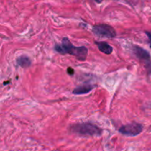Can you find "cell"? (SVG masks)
Returning a JSON list of instances; mask_svg holds the SVG:
<instances>
[{
    "label": "cell",
    "mask_w": 151,
    "mask_h": 151,
    "mask_svg": "<svg viewBox=\"0 0 151 151\" xmlns=\"http://www.w3.org/2000/svg\"><path fill=\"white\" fill-rule=\"evenodd\" d=\"M133 50H134V54L137 55V57H138L139 58L142 59V60H148L150 59V54L148 53V52L146 51L144 49L141 48L139 46H134V48H133Z\"/></svg>",
    "instance_id": "5"
},
{
    "label": "cell",
    "mask_w": 151,
    "mask_h": 151,
    "mask_svg": "<svg viewBox=\"0 0 151 151\" xmlns=\"http://www.w3.org/2000/svg\"><path fill=\"white\" fill-rule=\"evenodd\" d=\"M143 125L137 122H133V123L128 124V125H123L119 129V132L125 136L128 137H135L139 135L142 131Z\"/></svg>",
    "instance_id": "4"
},
{
    "label": "cell",
    "mask_w": 151,
    "mask_h": 151,
    "mask_svg": "<svg viewBox=\"0 0 151 151\" xmlns=\"http://www.w3.org/2000/svg\"><path fill=\"white\" fill-rule=\"evenodd\" d=\"M98 47L99 50L102 52L105 53L106 55H110L112 53L113 51V48L111 47L108 43L104 42V41H100V42L96 43Z\"/></svg>",
    "instance_id": "7"
},
{
    "label": "cell",
    "mask_w": 151,
    "mask_h": 151,
    "mask_svg": "<svg viewBox=\"0 0 151 151\" xmlns=\"http://www.w3.org/2000/svg\"><path fill=\"white\" fill-rule=\"evenodd\" d=\"M67 72H68V73L69 74V75H73L74 74V69H72V68H68V70H67Z\"/></svg>",
    "instance_id": "10"
},
{
    "label": "cell",
    "mask_w": 151,
    "mask_h": 151,
    "mask_svg": "<svg viewBox=\"0 0 151 151\" xmlns=\"http://www.w3.org/2000/svg\"><path fill=\"white\" fill-rule=\"evenodd\" d=\"M94 86L93 85H83V86H81L78 87L76 88L75 89L73 90L72 93L74 94H77V95H80V94H87V93L90 92L91 90L94 89Z\"/></svg>",
    "instance_id": "6"
},
{
    "label": "cell",
    "mask_w": 151,
    "mask_h": 151,
    "mask_svg": "<svg viewBox=\"0 0 151 151\" xmlns=\"http://www.w3.org/2000/svg\"><path fill=\"white\" fill-rule=\"evenodd\" d=\"M55 50L60 54H70L81 61L86 60L88 55V49L85 47H75L69 38H63L61 44H56Z\"/></svg>",
    "instance_id": "1"
},
{
    "label": "cell",
    "mask_w": 151,
    "mask_h": 151,
    "mask_svg": "<svg viewBox=\"0 0 151 151\" xmlns=\"http://www.w3.org/2000/svg\"><path fill=\"white\" fill-rule=\"evenodd\" d=\"M71 131L72 132L83 137L100 136L102 134V130L100 128L88 122L75 124L71 127Z\"/></svg>",
    "instance_id": "2"
},
{
    "label": "cell",
    "mask_w": 151,
    "mask_h": 151,
    "mask_svg": "<svg viewBox=\"0 0 151 151\" xmlns=\"http://www.w3.org/2000/svg\"><path fill=\"white\" fill-rule=\"evenodd\" d=\"M146 34H147V37H148L149 40H150V47H151V32H146Z\"/></svg>",
    "instance_id": "11"
},
{
    "label": "cell",
    "mask_w": 151,
    "mask_h": 151,
    "mask_svg": "<svg viewBox=\"0 0 151 151\" xmlns=\"http://www.w3.org/2000/svg\"><path fill=\"white\" fill-rule=\"evenodd\" d=\"M93 32L99 38H113L116 35L115 29L108 24H98L93 27Z\"/></svg>",
    "instance_id": "3"
},
{
    "label": "cell",
    "mask_w": 151,
    "mask_h": 151,
    "mask_svg": "<svg viewBox=\"0 0 151 151\" xmlns=\"http://www.w3.org/2000/svg\"><path fill=\"white\" fill-rule=\"evenodd\" d=\"M17 63L22 68H27L30 66L31 60L29 57L26 55H22L17 58Z\"/></svg>",
    "instance_id": "8"
},
{
    "label": "cell",
    "mask_w": 151,
    "mask_h": 151,
    "mask_svg": "<svg viewBox=\"0 0 151 151\" xmlns=\"http://www.w3.org/2000/svg\"><path fill=\"white\" fill-rule=\"evenodd\" d=\"M146 66H147V71H148L150 73H151V62H147L146 63Z\"/></svg>",
    "instance_id": "9"
}]
</instances>
